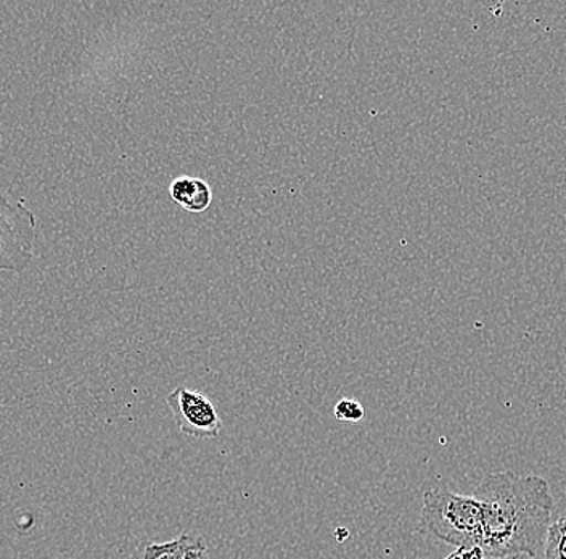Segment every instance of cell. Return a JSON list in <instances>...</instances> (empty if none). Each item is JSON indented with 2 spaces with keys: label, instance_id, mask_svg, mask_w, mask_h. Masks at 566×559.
<instances>
[{
  "label": "cell",
  "instance_id": "cell-5",
  "mask_svg": "<svg viewBox=\"0 0 566 559\" xmlns=\"http://www.w3.org/2000/svg\"><path fill=\"white\" fill-rule=\"evenodd\" d=\"M169 194L176 204L193 214L207 210L212 200L210 186L203 179L190 178V176L177 178L169 187Z\"/></svg>",
  "mask_w": 566,
  "mask_h": 559
},
{
  "label": "cell",
  "instance_id": "cell-2",
  "mask_svg": "<svg viewBox=\"0 0 566 559\" xmlns=\"http://www.w3.org/2000/svg\"><path fill=\"white\" fill-rule=\"evenodd\" d=\"M420 534L452 545L458 550H480L483 539V511L473 495L455 494L444 487L423 491Z\"/></svg>",
  "mask_w": 566,
  "mask_h": 559
},
{
  "label": "cell",
  "instance_id": "cell-8",
  "mask_svg": "<svg viewBox=\"0 0 566 559\" xmlns=\"http://www.w3.org/2000/svg\"><path fill=\"white\" fill-rule=\"evenodd\" d=\"M334 415L336 420L345 423H359L366 417V412L356 398H342L336 402Z\"/></svg>",
  "mask_w": 566,
  "mask_h": 559
},
{
  "label": "cell",
  "instance_id": "cell-3",
  "mask_svg": "<svg viewBox=\"0 0 566 559\" xmlns=\"http://www.w3.org/2000/svg\"><path fill=\"white\" fill-rule=\"evenodd\" d=\"M38 219L0 193V271L23 272L34 260Z\"/></svg>",
  "mask_w": 566,
  "mask_h": 559
},
{
  "label": "cell",
  "instance_id": "cell-4",
  "mask_svg": "<svg viewBox=\"0 0 566 559\" xmlns=\"http://www.w3.org/2000/svg\"><path fill=\"white\" fill-rule=\"evenodd\" d=\"M180 433L193 438H216L222 429V421L214 403L201 392L177 387L166 398Z\"/></svg>",
  "mask_w": 566,
  "mask_h": 559
},
{
  "label": "cell",
  "instance_id": "cell-7",
  "mask_svg": "<svg viewBox=\"0 0 566 559\" xmlns=\"http://www.w3.org/2000/svg\"><path fill=\"white\" fill-rule=\"evenodd\" d=\"M544 555L546 559H566V516L548 526Z\"/></svg>",
  "mask_w": 566,
  "mask_h": 559
},
{
  "label": "cell",
  "instance_id": "cell-1",
  "mask_svg": "<svg viewBox=\"0 0 566 559\" xmlns=\"http://www.w3.org/2000/svg\"><path fill=\"white\" fill-rule=\"evenodd\" d=\"M473 497L483 511L480 551L484 558H536L541 553L554 511L546 479L516 476L511 470L488 474Z\"/></svg>",
  "mask_w": 566,
  "mask_h": 559
},
{
  "label": "cell",
  "instance_id": "cell-9",
  "mask_svg": "<svg viewBox=\"0 0 566 559\" xmlns=\"http://www.w3.org/2000/svg\"><path fill=\"white\" fill-rule=\"evenodd\" d=\"M186 559H208L207 541L200 537H192L189 548H187Z\"/></svg>",
  "mask_w": 566,
  "mask_h": 559
},
{
  "label": "cell",
  "instance_id": "cell-6",
  "mask_svg": "<svg viewBox=\"0 0 566 559\" xmlns=\"http://www.w3.org/2000/svg\"><path fill=\"white\" fill-rule=\"evenodd\" d=\"M190 540L192 536L182 534L175 540L139 545L130 559H186Z\"/></svg>",
  "mask_w": 566,
  "mask_h": 559
}]
</instances>
